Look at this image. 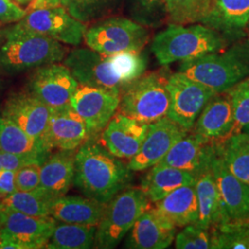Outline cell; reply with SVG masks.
<instances>
[{"label":"cell","mask_w":249,"mask_h":249,"mask_svg":"<svg viewBox=\"0 0 249 249\" xmlns=\"http://www.w3.org/2000/svg\"><path fill=\"white\" fill-rule=\"evenodd\" d=\"M131 180L132 171L128 164L94 139H89L76 151L73 184L84 196L107 204Z\"/></svg>","instance_id":"6da1fadb"},{"label":"cell","mask_w":249,"mask_h":249,"mask_svg":"<svg viewBox=\"0 0 249 249\" xmlns=\"http://www.w3.org/2000/svg\"><path fill=\"white\" fill-rule=\"evenodd\" d=\"M220 93L249 77V38L234 41L227 49L181 62L179 71Z\"/></svg>","instance_id":"7a4b0ae2"},{"label":"cell","mask_w":249,"mask_h":249,"mask_svg":"<svg viewBox=\"0 0 249 249\" xmlns=\"http://www.w3.org/2000/svg\"><path fill=\"white\" fill-rule=\"evenodd\" d=\"M229 40L203 24L185 26L171 23L157 34L151 44V51L162 66L186 62L227 47Z\"/></svg>","instance_id":"3957f363"},{"label":"cell","mask_w":249,"mask_h":249,"mask_svg":"<svg viewBox=\"0 0 249 249\" xmlns=\"http://www.w3.org/2000/svg\"><path fill=\"white\" fill-rule=\"evenodd\" d=\"M66 55L67 48L60 42L16 23L5 32L0 66L8 71H23L61 62Z\"/></svg>","instance_id":"277c9868"},{"label":"cell","mask_w":249,"mask_h":249,"mask_svg":"<svg viewBox=\"0 0 249 249\" xmlns=\"http://www.w3.org/2000/svg\"><path fill=\"white\" fill-rule=\"evenodd\" d=\"M167 80L168 77L160 73L143 74L122 90L117 112L146 124L167 116L170 106Z\"/></svg>","instance_id":"5b68a950"},{"label":"cell","mask_w":249,"mask_h":249,"mask_svg":"<svg viewBox=\"0 0 249 249\" xmlns=\"http://www.w3.org/2000/svg\"><path fill=\"white\" fill-rule=\"evenodd\" d=\"M150 202L141 187L124 189L114 196L97 224L95 248H116L139 217L150 208Z\"/></svg>","instance_id":"8992f818"},{"label":"cell","mask_w":249,"mask_h":249,"mask_svg":"<svg viewBox=\"0 0 249 249\" xmlns=\"http://www.w3.org/2000/svg\"><path fill=\"white\" fill-rule=\"evenodd\" d=\"M149 39L147 27L123 17L104 18L89 27L84 36L89 48L106 55L142 52Z\"/></svg>","instance_id":"52a82bcc"},{"label":"cell","mask_w":249,"mask_h":249,"mask_svg":"<svg viewBox=\"0 0 249 249\" xmlns=\"http://www.w3.org/2000/svg\"><path fill=\"white\" fill-rule=\"evenodd\" d=\"M55 224L51 216H31L1 205L0 249H45Z\"/></svg>","instance_id":"ba28073f"},{"label":"cell","mask_w":249,"mask_h":249,"mask_svg":"<svg viewBox=\"0 0 249 249\" xmlns=\"http://www.w3.org/2000/svg\"><path fill=\"white\" fill-rule=\"evenodd\" d=\"M63 64L81 85L114 89L122 92L127 85L111 55L95 52L90 48H76L66 55Z\"/></svg>","instance_id":"9c48e42d"},{"label":"cell","mask_w":249,"mask_h":249,"mask_svg":"<svg viewBox=\"0 0 249 249\" xmlns=\"http://www.w3.org/2000/svg\"><path fill=\"white\" fill-rule=\"evenodd\" d=\"M170 106L167 116L187 130H191L197 116L216 92L202 83L178 71L167 80Z\"/></svg>","instance_id":"30bf717a"},{"label":"cell","mask_w":249,"mask_h":249,"mask_svg":"<svg viewBox=\"0 0 249 249\" xmlns=\"http://www.w3.org/2000/svg\"><path fill=\"white\" fill-rule=\"evenodd\" d=\"M17 23L29 31L66 45H80L87 31L86 25L74 18L64 7L29 10Z\"/></svg>","instance_id":"8fae6325"},{"label":"cell","mask_w":249,"mask_h":249,"mask_svg":"<svg viewBox=\"0 0 249 249\" xmlns=\"http://www.w3.org/2000/svg\"><path fill=\"white\" fill-rule=\"evenodd\" d=\"M121 92L114 89L79 84L71 102L72 108L86 122L90 139L102 133L115 116Z\"/></svg>","instance_id":"7c38bea8"},{"label":"cell","mask_w":249,"mask_h":249,"mask_svg":"<svg viewBox=\"0 0 249 249\" xmlns=\"http://www.w3.org/2000/svg\"><path fill=\"white\" fill-rule=\"evenodd\" d=\"M79 82L59 63L39 67L30 80V90L52 110L70 107Z\"/></svg>","instance_id":"4fadbf2b"},{"label":"cell","mask_w":249,"mask_h":249,"mask_svg":"<svg viewBox=\"0 0 249 249\" xmlns=\"http://www.w3.org/2000/svg\"><path fill=\"white\" fill-rule=\"evenodd\" d=\"M188 131L168 116L149 124L142 145L139 152L129 160L128 167L132 172L150 169Z\"/></svg>","instance_id":"5bb4252c"},{"label":"cell","mask_w":249,"mask_h":249,"mask_svg":"<svg viewBox=\"0 0 249 249\" xmlns=\"http://www.w3.org/2000/svg\"><path fill=\"white\" fill-rule=\"evenodd\" d=\"M51 115L52 109L31 90L11 95L2 111V116L14 122L42 144Z\"/></svg>","instance_id":"9a60e30c"},{"label":"cell","mask_w":249,"mask_h":249,"mask_svg":"<svg viewBox=\"0 0 249 249\" xmlns=\"http://www.w3.org/2000/svg\"><path fill=\"white\" fill-rule=\"evenodd\" d=\"M89 139L86 122L71 106L52 110L43 138V144L47 151H76Z\"/></svg>","instance_id":"2e32d148"},{"label":"cell","mask_w":249,"mask_h":249,"mask_svg":"<svg viewBox=\"0 0 249 249\" xmlns=\"http://www.w3.org/2000/svg\"><path fill=\"white\" fill-rule=\"evenodd\" d=\"M149 124L116 113L101 134V144L119 159L130 160L139 152Z\"/></svg>","instance_id":"e0dca14e"},{"label":"cell","mask_w":249,"mask_h":249,"mask_svg":"<svg viewBox=\"0 0 249 249\" xmlns=\"http://www.w3.org/2000/svg\"><path fill=\"white\" fill-rule=\"evenodd\" d=\"M178 227L155 208H149L126 234L124 248L130 249H167L174 242Z\"/></svg>","instance_id":"ac0fdd59"},{"label":"cell","mask_w":249,"mask_h":249,"mask_svg":"<svg viewBox=\"0 0 249 249\" xmlns=\"http://www.w3.org/2000/svg\"><path fill=\"white\" fill-rule=\"evenodd\" d=\"M208 142L221 143L234 131V114L228 91L215 93L208 101L191 129Z\"/></svg>","instance_id":"d6986e66"},{"label":"cell","mask_w":249,"mask_h":249,"mask_svg":"<svg viewBox=\"0 0 249 249\" xmlns=\"http://www.w3.org/2000/svg\"><path fill=\"white\" fill-rule=\"evenodd\" d=\"M212 171L221 199L231 223L249 221V185L236 178L226 166L216 145Z\"/></svg>","instance_id":"ffe728a7"},{"label":"cell","mask_w":249,"mask_h":249,"mask_svg":"<svg viewBox=\"0 0 249 249\" xmlns=\"http://www.w3.org/2000/svg\"><path fill=\"white\" fill-rule=\"evenodd\" d=\"M216 151V143L207 140L189 130L176 143L158 164L183 170L196 176Z\"/></svg>","instance_id":"44dd1931"},{"label":"cell","mask_w":249,"mask_h":249,"mask_svg":"<svg viewBox=\"0 0 249 249\" xmlns=\"http://www.w3.org/2000/svg\"><path fill=\"white\" fill-rule=\"evenodd\" d=\"M249 22V0H213L200 22L226 37L239 40Z\"/></svg>","instance_id":"7402d4cb"},{"label":"cell","mask_w":249,"mask_h":249,"mask_svg":"<svg viewBox=\"0 0 249 249\" xmlns=\"http://www.w3.org/2000/svg\"><path fill=\"white\" fill-rule=\"evenodd\" d=\"M76 151L58 150L41 165L40 188L53 198L68 193L74 182Z\"/></svg>","instance_id":"603a6c76"},{"label":"cell","mask_w":249,"mask_h":249,"mask_svg":"<svg viewBox=\"0 0 249 249\" xmlns=\"http://www.w3.org/2000/svg\"><path fill=\"white\" fill-rule=\"evenodd\" d=\"M106 206L87 196L64 195L52 200L49 215L60 223L97 225Z\"/></svg>","instance_id":"cb8c5ba5"},{"label":"cell","mask_w":249,"mask_h":249,"mask_svg":"<svg viewBox=\"0 0 249 249\" xmlns=\"http://www.w3.org/2000/svg\"><path fill=\"white\" fill-rule=\"evenodd\" d=\"M214 155L196 173L194 183L198 204V218L196 224L208 230L217 224L222 203L216 180L212 171V161Z\"/></svg>","instance_id":"d4e9b609"},{"label":"cell","mask_w":249,"mask_h":249,"mask_svg":"<svg viewBox=\"0 0 249 249\" xmlns=\"http://www.w3.org/2000/svg\"><path fill=\"white\" fill-rule=\"evenodd\" d=\"M154 208L178 228L196 223L198 204L194 184L178 187L155 202Z\"/></svg>","instance_id":"484cf974"},{"label":"cell","mask_w":249,"mask_h":249,"mask_svg":"<svg viewBox=\"0 0 249 249\" xmlns=\"http://www.w3.org/2000/svg\"><path fill=\"white\" fill-rule=\"evenodd\" d=\"M194 183L193 174L157 163L143 178L141 188L148 199L155 203L178 187Z\"/></svg>","instance_id":"4316f807"},{"label":"cell","mask_w":249,"mask_h":249,"mask_svg":"<svg viewBox=\"0 0 249 249\" xmlns=\"http://www.w3.org/2000/svg\"><path fill=\"white\" fill-rule=\"evenodd\" d=\"M0 151L36 157L45 160L49 152L45 146L30 137L18 125L0 116Z\"/></svg>","instance_id":"83f0119b"},{"label":"cell","mask_w":249,"mask_h":249,"mask_svg":"<svg viewBox=\"0 0 249 249\" xmlns=\"http://www.w3.org/2000/svg\"><path fill=\"white\" fill-rule=\"evenodd\" d=\"M97 225L56 222L45 249H89L95 248Z\"/></svg>","instance_id":"f1b7e54d"},{"label":"cell","mask_w":249,"mask_h":249,"mask_svg":"<svg viewBox=\"0 0 249 249\" xmlns=\"http://www.w3.org/2000/svg\"><path fill=\"white\" fill-rule=\"evenodd\" d=\"M216 145L228 169L249 185V134L242 131L232 134Z\"/></svg>","instance_id":"f546056e"},{"label":"cell","mask_w":249,"mask_h":249,"mask_svg":"<svg viewBox=\"0 0 249 249\" xmlns=\"http://www.w3.org/2000/svg\"><path fill=\"white\" fill-rule=\"evenodd\" d=\"M53 199V197L39 187L33 191L17 190L4 196L0 204L27 215L45 217L50 216V204Z\"/></svg>","instance_id":"4dcf8cb0"},{"label":"cell","mask_w":249,"mask_h":249,"mask_svg":"<svg viewBox=\"0 0 249 249\" xmlns=\"http://www.w3.org/2000/svg\"><path fill=\"white\" fill-rule=\"evenodd\" d=\"M127 13L147 28L159 27L168 19L166 0H126Z\"/></svg>","instance_id":"1f68e13d"},{"label":"cell","mask_w":249,"mask_h":249,"mask_svg":"<svg viewBox=\"0 0 249 249\" xmlns=\"http://www.w3.org/2000/svg\"><path fill=\"white\" fill-rule=\"evenodd\" d=\"M210 231L212 249H249V221L218 225Z\"/></svg>","instance_id":"d6a6232c"},{"label":"cell","mask_w":249,"mask_h":249,"mask_svg":"<svg viewBox=\"0 0 249 249\" xmlns=\"http://www.w3.org/2000/svg\"><path fill=\"white\" fill-rule=\"evenodd\" d=\"M213 0H166L168 19L172 23L187 25L201 22Z\"/></svg>","instance_id":"836d02e7"},{"label":"cell","mask_w":249,"mask_h":249,"mask_svg":"<svg viewBox=\"0 0 249 249\" xmlns=\"http://www.w3.org/2000/svg\"><path fill=\"white\" fill-rule=\"evenodd\" d=\"M122 0H69L67 10L81 22L104 18L116 11Z\"/></svg>","instance_id":"e575fe53"},{"label":"cell","mask_w":249,"mask_h":249,"mask_svg":"<svg viewBox=\"0 0 249 249\" xmlns=\"http://www.w3.org/2000/svg\"><path fill=\"white\" fill-rule=\"evenodd\" d=\"M227 91L231 97L234 114L233 134L237 133L249 124V77Z\"/></svg>","instance_id":"d590c367"},{"label":"cell","mask_w":249,"mask_h":249,"mask_svg":"<svg viewBox=\"0 0 249 249\" xmlns=\"http://www.w3.org/2000/svg\"><path fill=\"white\" fill-rule=\"evenodd\" d=\"M111 56L126 84L140 78L146 71L147 61L141 52H123Z\"/></svg>","instance_id":"8d00e7d4"},{"label":"cell","mask_w":249,"mask_h":249,"mask_svg":"<svg viewBox=\"0 0 249 249\" xmlns=\"http://www.w3.org/2000/svg\"><path fill=\"white\" fill-rule=\"evenodd\" d=\"M175 246L178 249H212L211 231L196 223L187 225L182 231L177 232Z\"/></svg>","instance_id":"74e56055"},{"label":"cell","mask_w":249,"mask_h":249,"mask_svg":"<svg viewBox=\"0 0 249 249\" xmlns=\"http://www.w3.org/2000/svg\"><path fill=\"white\" fill-rule=\"evenodd\" d=\"M41 162H33L16 172L15 183L18 191H33L40 187Z\"/></svg>","instance_id":"f35d334b"},{"label":"cell","mask_w":249,"mask_h":249,"mask_svg":"<svg viewBox=\"0 0 249 249\" xmlns=\"http://www.w3.org/2000/svg\"><path fill=\"white\" fill-rule=\"evenodd\" d=\"M45 160H41L36 157L19 155L15 153H10L7 151H0V166L3 169L11 170L17 172L21 167L33 162H41L43 163Z\"/></svg>","instance_id":"ab89813d"},{"label":"cell","mask_w":249,"mask_h":249,"mask_svg":"<svg viewBox=\"0 0 249 249\" xmlns=\"http://www.w3.org/2000/svg\"><path fill=\"white\" fill-rule=\"evenodd\" d=\"M26 10L21 9L13 0H0V21L18 22L24 18Z\"/></svg>","instance_id":"60d3db41"},{"label":"cell","mask_w":249,"mask_h":249,"mask_svg":"<svg viewBox=\"0 0 249 249\" xmlns=\"http://www.w3.org/2000/svg\"><path fill=\"white\" fill-rule=\"evenodd\" d=\"M16 172L11 170H0V196H6L17 191L15 183Z\"/></svg>","instance_id":"b9f144b4"},{"label":"cell","mask_w":249,"mask_h":249,"mask_svg":"<svg viewBox=\"0 0 249 249\" xmlns=\"http://www.w3.org/2000/svg\"><path fill=\"white\" fill-rule=\"evenodd\" d=\"M69 0H33L29 5L26 11L36 9L53 8V7H64L66 8Z\"/></svg>","instance_id":"7bdbcfd3"},{"label":"cell","mask_w":249,"mask_h":249,"mask_svg":"<svg viewBox=\"0 0 249 249\" xmlns=\"http://www.w3.org/2000/svg\"><path fill=\"white\" fill-rule=\"evenodd\" d=\"M13 1L19 5H29L33 0H13Z\"/></svg>","instance_id":"ee69618b"},{"label":"cell","mask_w":249,"mask_h":249,"mask_svg":"<svg viewBox=\"0 0 249 249\" xmlns=\"http://www.w3.org/2000/svg\"><path fill=\"white\" fill-rule=\"evenodd\" d=\"M241 131H242V132H245V133L249 134V124L245 125V126L241 129Z\"/></svg>","instance_id":"f6af8a7d"},{"label":"cell","mask_w":249,"mask_h":249,"mask_svg":"<svg viewBox=\"0 0 249 249\" xmlns=\"http://www.w3.org/2000/svg\"><path fill=\"white\" fill-rule=\"evenodd\" d=\"M247 29H248V30H249V24H248V27H247Z\"/></svg>","instance_id":"bcb514c9"},{"label":"cell","mask_w":249,"mask_h":249,"mask_svg":"<svg viewBox=\"0 0 249 249\" xmlns=\"http://www.w3.org/2000/svg\"><path fill=\"white\" fill-rule=\"evenodd\" d=\"M3 169V168H2V167H1V166H0V170H2Z\"/></svg>","instance_id":"7dc6e473"},{"label":"cell","mask_w":249,"mask_h":249,"mask_svg":"<svg viewBox=\"0 0 249 249\" xmlns=\"http://www.w3.org/2000/svg\"><path fill=\"white\" fill-rule=\"evenodd\" d=\"M0 209H1V205H0Z\"/></svg>","instance_id":"c3c4849f"}]
</instances>
